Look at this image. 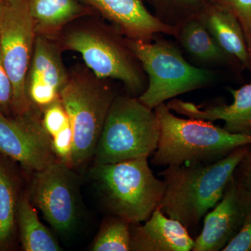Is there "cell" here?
I'll list each match as a JSON object with an SVG mask.
<instances>
[{
  "mask_svg": "<svg viewBox=\"0 0 251 251\" xmlns=\"http://www.w3.org/2000/svg\"><path fill=\"white\" fill-rule=\"evenodd\" d=\"M250 145L211 163L166 167L160 173L166 185L160 208L188 229L198 227L221 201L225 190Z\"/></svg>",
  "mask_w": 251,
  "mask_h": 251,
  "instance_id": "6da1fadb",
  "label": "cell"
},
{
  "mask_svg": "<svg viewBox=\"0 0 251 251\" xmlns=\"http://www.w3.org/2000/svg\"><path fill=\"white\" fill-rule=\"evenodd\" d=\"M153 110L160 126L158 146L151 158L154 166L211 163L251 145V135L230 133L211 122L176 116L166 103Z\"/></svg>",
  "mask_w": 251,
  "mask_h": 251,
  "instance_id": "7a4b0ae2",
  "label": "cell"
},
{
  "mask_svg": "<svg viewBox=\"0 0 251 251\" xmlns=\"http://www.w3.org/2000/svg\"><path fill=\"white\" fill-rule=\"evenodd\" d=\"M62 51L78 52L96 76L121 81L132 95L143 93L148 79L143 67L116 28L99 21L72 23L56 39Z\"/></svg>",
  "mask_w": 251,
  "mask_h": 251,
  "instance_id": "3957f363",
  "label": "cell"
},
{
  "mask_svg": "<svg viewBox=\"0 0 251 251\" xmlns=\"http://www.w3.org/2000/svg\"><path fill=\"white\" fill-rule=\"evenodd\" d=\"M90 173L107 210L132 225L148 221L164 196L166 185L153 175L148 158L95 163Z\"/></svg>",
  "mask_w": 251,
  "mask_h": 251,
  "instance_id": "277c9868",
  "label": "cell"
},
{
  "mask_svg": "<svg viewBox=\"0 0 251 251\" xmlns=\"http://www.w3.org/2000/svg\"><path fill=\"white\" fill-rule=\"evenodd\" d=\"M126 42L148 77L146 89L138 99L150 109L181 94L205 88L216 80L214 70L193 65L173 43L158 35L151 41L126 38Z\"/></svg>",
  "mask_w": 251,
  "mask_h": 251,
  "instance_id": "5b68a950",
  "label": "cell"
},
{
  "mask_svg": "<svg viewBox=\"0 0 251 251\" xmlns=\"http://www.w3.org/2000/svg\"><path fill=\"white\" fill-rule=\"evenodd\" d=\"M160 126L156 113L138 97L117 95L109 109L94 156L108 164L152 156Z\"/></svg>",
  "mask_w": 251,
  "mask_h": 251,
  "instance_id": "8992f818",
  "label": "cell"
},
{
  "mask_svg": "<svg viewBox=\"0 0 251 251\" xmlns=\"http://www.w3.org/2000/svg\"><path fill=\"white\" fill-rule=\"evenodd\" d=\"M117 94L106 79L89 69L69 74L60 100L67 112L74 134L73 168L84 166L94 156L109 109Z\"/></svg>",
  "mask_w": 251,
  "mask_h": 251,
  "instance_id": "52a82bcc",
  "label": "cell"
},
{
  "mask_svg": "<svg viewBox=\"0 0 251 251\" xmlns=\"http://www.w3.org/2000/svg\"><path fill=\"white\" fill-rule=\"evenodd\" d=\"M36 35L26 0H4L0 14V50L12 82L15 115L32 108L26 94L25 80Z\"/></svg>",
  "mask_w": 251,
  "mask_h": 251,
  "instance_id": "ba28073f",
  "label": "cell"
},
{
  "mask_svg": "<svg viewBox=\"0 0 251 251\" xmlns=\"http://www.w3.org/2000/svg\"><path fill=\"white\" fill-rule=\"evenodd\" d=\"M33 174L27 191L31 204L57 233H70L80 214L79 178L74 168L57 161Z\"/></svg>",
  "mask_w": 251,
  "mask_h": 251,
  "instance_id": "9c48e42d",
  "label": "cell"
},
{
  "mask_svg": "<svg viewBox=\"0 0 251 251\" xmlns=\"http://www.w3.org/2000/svg\"><path fill=\"white\" fill-rule=\"evenodd\" d=\"M42 115L33 107L14 118L0 110V155L33 173L58 161L43 125Z\"/></svg>",
  "mask_w": 251,
  "mask_h": 251,
  "instance_id": "30bf717a",
  "label": "cell"
},
{
  "mask_svg": "<svg viewBox=\"0 0 251 251\" xmlns=\"http://www.w3.org/2000/svg\"><path fill=\"white\" fill-rule=\"evenodd\" d=\"M251 209V191L234 174L221 201L203 219L193 251L224 250L239 233Z\"/></svg>",
  "mask_w": 251,
  "mask_h": 251,
  "instance_id": "8fae6325",
  "label": "cell"
},
{
  "mask_svg": "<svg viewBox=\"0 0 251 251\" xmlns=\"http://www.w3.org/2000/svg\"><path fill=\"white\" fill-rule=\"evenodd\" d=\"M62 52L54 39L36 35L25 90L31 107L41 111L60 99L61 92L69 80Z\"/></svg>",
  "mask_w": 251,
  "mask_h": 251,
  "instance_id": "7c38bea8",
  "label": "cell"
},
{
  "mask_svg": "<svg viewBox=\"0 0 251 251\" xmlns=\"http://www.w3.org/2000/svg\"><path fill=\"white\" fill-rule=\"evenodd\" d=\"M93 10L127 39L151 41L159 34L176 36V26L162 22L144 0H78Z\"/></svg>",
  "mask_w": 251,
  "mask_h": 251,
  "instance_id": "4fadbf2b",
  "label": "cell"
},
{
  "mask_svg": "<svg viewBox=\"0 0 251 251\" xmlns=\"http://www.w3.org/2000/svg\"><path fill=\"white\" fill-rule=\"evenodd\" d=\"M233 101L229 105H212L201 108L191 102L173 99L167 103L171 111L187 118L204 121L221 120L227 131L251 135V82L239 89L229 88Z\"/></svg>",
  "mask_w": 251,
  "mask_h": 251,
  "instance_id": "5bb4252c",
  "label": "cell"
},
{
  "mask_svg": "<svg viewBox=\"0 0 251 251\" xmlns=\"http://www.w3.org/2000/svg\"><path fill=\"white\" fill-rule=\"evenodd\" d=\"M144 223L130 225V251H193L195 240L188 229L163 214L159 207Z\"/></svg>",
  "mask_w": 251,
  "mask_h": 251,
  "instance_id": "9a60e30c",
  "label": "cell"
},
{
  "mask_svg": "<svg viewBox=\"0 0 251 251\" xmlns=\"http://www.w3.org/2000/svg\"><path fill=\"white\" fill-rule=\"evenodd\" d=\"M198 17L229 58L244 67L250 68L245 35L240 23L232 13L206 0Z\"/></svg>",
  "mask_w": 251,
  "mask_h": 251,
  "instance_id": "2e32d148",
  "label": "cell"
},
{
  "mask_svg": "<svg viewBox=\"0 0 251 251\" xmlns=\"http://www.w3.org/2000/svg\"><path fill=\"white\" fill-rule=\"evenodd\" d=\"M37 35L56 39L69 25L95 14L78 0H26Z\"/></svg>",
  "mask_w": 251,
  "mask_h": 251,
  "instance_id": "e0dca14e",
  "label": "cell"
},
{
  "mask_svg": "<svg viewBox=\"0 0 251 251\" xmlns=\"http://www.w3.org/2000/svg\"><path fill=\"white\" fill-rule=\"evenodd\" d=\"M176 27L175 39L196 62L217 65L232 60L216 44L198 15L185 20Z\"/></svg>",
  "mask_w": 251,
  "mask_h": 251,
  "instance_id": "ac0fdd59",
  "label": "cell"
},
{
  "mask_svg": "<svg viewBox=\"0 0 251 251\" xmlns=\"http://www.w3.org/2000/svg\"><path fill=\"white\" fill-rule=\"evenodd\" d=\"M1 156H0V251H5L11 250L14 247L18 229V201L21 193H20L19 182L16 175Z\"/></svg>",
  "mask_w": 251,
  "mask_h": 251,
  "instance_id": "d6986e66",
  "label": "cell"
},
{
  "mask_svg": "<svg viewBox=\"0 0 251 251\" xmlns=\"http://www.w3.org/2000/svg\"><path fill=\"white\" fill-rule=\"evenodd\" d=\"M17 227L23 251L62 250L54 234L41 222L27 192L21 193L18 201Z\"/></svg>",
  "mask_w": 251,
  "mask_h": 251,
  "instance_id": "ffe728a7",
  "label": "cell"
},
{
  "mask_svg": "<svg viewBox=\"0 0 251 251\" xmlns=\"http://www.w3.org/2000/svg\"><path fill=\"white\" fill-rule=\"evenodd\" d=\"M130 224L117 216L104 221L91 247L94 251H130Z\"/></svg>",
  "mask_w": 251,
  "mask_h": 251,
  "instance_id": "44dd1931",
  "label": "cell"
},
{
  "mask_svg": "<svg viewBox=\"0 0 251 251\" xmlns=\"http://www.w3.org/2000/svg\"><path fill=\"white\" fill-rule=\"evenodd\" d=\"M151 6L162 22L176 26L188 18L197 16L206 0H144Z\"/></svg>",
  "mask_w": 251,
  "mask_h": 251,
  "instance_id": "7402d4cb",
  "label": "cell"
},
{
  "mask_svg": "<svg viewBox=\"0 0 251 251\" xmlns=\"http://www.w3.org/2000/svg\"><path fill=\"white\" fill-rule=\"evenodd\" d=\"M227 10L237 18L242 26L248 48L251 49V0H208Z\"/></svg>",
  "mask_w": 251,
  "mask_h": 251,
  "instance_id": "603a6c76",
  "label": "cell"
},
{
  "mask_svg": "<svg viewBox=\"0 0 251 251\" xmlns=\"http://www.w3.org/2000/svg\"><path fill=\"white\" fill-rule=\"evenodd\" d=\"M42 123L50 138L70 124L67 112L60 99L44 109L42 115Z\"/></svg>",
  "mask_w": 251,
  "mask_h": 251,
  "instance_id": "cb8c5ba5",
  "label": "cell"
},
{
  "mask_svg": "<svg viewBox=\"0 0 251 251\" xmlns=\"http://www.w3.org/2000/svg\"><path fill=\"white\" fill-rule=\"evenodd\" d=\"M52 149L58 161L72 167L74 134L71 123L51 138Z\"/></svg>",
  "mask_w": 251,
  "mask_h": 251,
  "instance_id": "d4e9b609",
  "label": "cell"
},
{
  "mask_svg": "<svg viewBox=\"0 0 251 251\" xmlns=\"http://www.w3.org/2000/svg\"><path fill=\"white\" fill-rule=\"evenodd\" d=\"M14 90L12 82L5 69L0 50V110L9 116L12 112Z\"/></svg>",
  "mask_w": 251,
  "mask_h": 251,
  "instance_id": "484cf974",
  "label": "cell"
},
{
  "mask_svg": "<svg viewBox=\"0 0 251 251\" xmlns=\"http://www.w3.org/2000/svg\"><path fill=\"white\" fill-rule=\"evenodd\" d=\"M223 251H251V209L239 233Z\"/></svg>",
  "mask_w": 251,
  "mask_h": 251,
  "instance_id": "4316f807",
  "label": "cell"
},
{
  "mask_svg": "<svg viewBox=\"0 0 251 251\" xmlns=\"http://www.w3.org/2000/svg\"><path fill=\"white\" fill-rule=\"evenodd\" d=\"M234 176L251 191V145L238 164L234 172Z\"/></svg>",
  "mask_w": 251,
  "mask_h": 251,
  "instance_id": "83f0119b",
  "label": "cell"
},
{
  "mask_svg": "<svg viewBox=\"0 0 251 251\" xmlns=\"http://www.w3.org/2000/svg\"><path fill=\"white\" fill-rule=\"evenodd\" d=\"M3 1L4 0H0V14H1V7H2Z\"/></svg>",
  "mask_w": 251,
  "mask_h": 251,
  "instance_id": "f1b7e54d",
  "label": "cell"
},
{
  "mask_svg": "<svg viewBox=\"0 0 251 251\" xmlns=\"http://www.w3.org/2000/svg\"><path fill=\"white\" fill-rule=\"evenodd\" d=\"M249 57H250V68L249 69H251V49L249 50Z\"/></svg>",
  "mask_w": 251,
  "mask_h": 251,
  "instance_id": "f546056e",
  "label": "cell"
}]
</instances>
